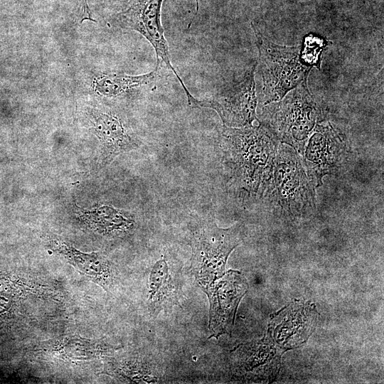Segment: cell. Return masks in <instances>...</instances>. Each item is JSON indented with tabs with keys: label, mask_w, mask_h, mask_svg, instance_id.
Wrapping results in <instances>:
<instances>
[{
	"label": "cell",
	"mask_w": 384,
	"mask_h": 384,
	"mask_svg": "<svg viewBox=\"0 0 384 384\" xmlns=\"http://www.w3.org/2000/svg\"><path fill=\"white\" fill-rule=\"evenodd\" d=\"M326 43L324 39L314 35L306 36L303 48H301L302 58L309 66L319 65V55Z\"/></svg>",
	"instance_id": "obj_18"
},
{
	"label": "cell",
	"mask_w": 384,
	"mask_h": 384,
	"mask_svg": "<svg viewBox=\"0 0 384 384\" xmlns=\"http://www.w3.org/2000/svg\"><path fill=\"white\" fill-rule=\"evenodd\" d=\"M148 302L151 307L159 308L174 294L175 286L164 258L152 267L149 277Z\"/></svg>",
	"instance_id": "obj_16"
},
{
	"label": "cell",
	"mask_w": 384,
	"mask_h": 384,
	"mask_svg": "<svg viewBox=\"0 0 384 384\" xmlns=\"http://www.w3.org/2000/svg\"><path fill=\"white\" fill-rule=\"evenodd\" d=\"M81 18H80V23L84 21L85 20H88L91 21H95L92 16L91 11L90 10V8L88 6L87 0H82L81 1Z\"/></svg>",
	"instance_id": "obj_19"
},
{
	"label": "cell",
	"mask_w": 384,
	"mask_h": 384,
	"mask_svg": "<svg viewBox=\"0 0 384 384\" xmlns=\"http://www.w3.org/2000/svg\"><path fill=\"white\" fill-rule=\"evenodd\" d=\"M283 353L267 334L240 344L231 352L233 373L245 381L272 382L279 372Z\"/></svg>",
	"instance_id": "obj_10"
},
{
	"label": "cell",
	"mask_w": 384,
	"mask_h": 384,
	"mask_svg": "<svg viewBox=\"0 0 384 384\" xmlns=\"http://www.w3.org/2000/svg\"><path fill=\"white\" fill-rule=\"evenodd\" d=\"M247 289L245 278L233 270L203 289L209 301V338L231 334L238 306Z\"/></svg>",
	"instance_id": "obj_8"
},
{
	"label": "cell",
	"mask_w": 384,
	"mask_h": 384,
	"mask_svg": "<svg viewBox=\"0 0 384 384\" xmlns=\"http://www.w3.org/2000/svg\"><path fill=\"white\" fill-rule=\"evenodd\" d=\"M164 0H126L125 9L113 18V23L122 28L135 31L144 37L154 49L156 64L164 63L181 84L186 95L191 92L171 63L169 46L161 24Z\"/></svg>",
	"instance_id": "obj_7"
},
{
	"label": "cell",
	"mask_w": 384,
	"mask_h": 384,
	"mask_svg": "<svg viewBox=\"0 0 384 384\" xmlns=\"http://www.w3.org/2000/svg\"><path fill=\"white\" fill-rule=\"evenodd\" d=\"M252 27L259 50L262 80V102L266 105L280 100L288 92L306 80L311 67L302 58V46L277 45L253 23Z\"/></svg>",
	"instance_id": "obj_3"
},
{
	"label": "cell",
	"mask_w": 384,
	"mask_h": 384,
	"mask_svg": "<svg viewBox=\"0 0 384 384\" xmlns=\"http://www.w3.org/2000/svg\"><path fill=\"white\" fill-rule=\"evenodd\" d=\"M47 242L53 251L62 256L76 270L101 286L111 290L116 282V272L112 263L102 253L83 252L69 242L56 236H48Z\"/></svg>",
	"instance_id": "obj_12"
},
{
	"label": "cell",
	"mask_w": 384,
	"mask_h": 384,
	"mask_svg": "<svg viewBox=\"0 0 384 384\" xmlns=\"http://www.w3.org/2000/svg\"><path fill=\"white\" fill-rule=\"evenodd\" d=\"M161 65H156L148 73L130 75L124 73H110L99 75L93 82V89L107 98H117L142 88L151 87L160 77Z\"/></svg>",
	"instance_id": "obj_14"
},
{
	"label": "cell",
	"mask_w": 384,
	"mask_h": 384,
	"mask_svg": "<svg viewBox=\"0 0 384 384\" xmlns=\"http://www.w3.org/2000/svg\"><path fill=\"white\" fill-rule=\"evenodd\" d=\"M321 117L319 105L308 90L306 80L279 101L266 105L260 122L278 141L303 155L307 139Z\"/></svg>",
	"instance_id": "obj_2"
},
{
	"label": "cell",
	"mask_w": 384,
	"mask_h": 384,
	"mask_svg": "<svg viewBox=\"0 0 384 384\" xmlns=\"http://www.w3.org/2000/svg\"><path fill=\"white\" fill-rule=\"evenodd\" d=\"M242 240L240 224L221 228L213 220L207 218L193 230L190 243L191 269L203 289L225 274L228 257Z\"/></svg>",
	"instance_id": "obj_5"
},
{
	"label": "cell",
	"mask_w": 384,
	"mask_h": 384,
	"mask_svg": "<svg viewBox=\"0 0 384 384\" xmlns=\"http://www.w3.org/2000/svg\"><path fill=\"white\" fill-rule=\"evenodd\" d=\"M314 187L300 155L290 146L280 144L265 193L282 210L298 216L315 209Z\"/></svg>",
	"instance_id": "obj_4"
},
{
	"label": "cell",
	"mask_w": 384,
	"mask_h": 384,
	"mask_svg": "<svg viewBox=\"0 0 384 384\" xmlns=\"http://www.w3.org/2000/svg\"><path fill=\"white\" fill-rule=\"evenodd\" d=\"M84 215V221L90 229L106 236H120L135 227L129 215L110 206H99Z\"/></svg>",
	"instance_id": "obj_15"
},
{
	"label": "cell",
	"mask_w": 384,
	"mask_h": 384,
	"mask_svg": "<svg viewBox=\"0 0 384 384\" xmlns=\"http://www.w3.org/2000/svg\"><path fill=\"white\" fill-rule=\"evenodd\" d=\"M319 314L314 303L294 301L270 316L267 334L284 352L307 341Z\"/></svg>",
	"instance_id": "obj_11"
},
{
	"label": "cell",
	"mask_w": 384,
	"mask_h": 384,
	"mask_svg": "<svg viewBox=\"0 0 384 384\" xmlns=\"http://www.w3.org/2000/svg\"><path fill=\"white\" fill-rule=\"evenodd\" d=\"M346 152V144L341 134L330 122H318L303 153V165L315 187L322 184L324 176L336 173Z\"/></svg>",
	"instance_id": "obj_9"
},
{
	"label": "cell",
	"mask_w": 384,
	"mask_h": 384,
	"mask_svg": "<svg viewBox=\"0 0 384 384\" xmlns=\"http://www.w3.org/2000/svg\"><path fill=\"white\" fill-rule=\"evenodd\" d=\"M256 65L249 68L242 78L220 90L213 97L198 100L194 96L187 99L193 108H208L215 111L223 126L242 127L252 124L257 119L255 70Z\"/></svg>",
	"instance_id": "obj_6"
},
{
	"label": "cell",
	"mask_w": 384,
	"mask_h": 384,
	"mask_svg": "<svg viewBox=\"0 0 384 384\" xmlns=\"http://www.w3.org/2000/svg\"><path fill=\"white\" fill-rule=\"evenodd\" d=\"M116 368L115 374L129 382L150 383L159 380L152 367L142 361H125L119 363Z\"/></svg>",
	"instance_id": "obj_17"
},
{
	"label": "cell",
	"mask_w": 384,
	"mask_h": 384,
	"mask_svg": "<svg viewBox=\"0 0 384 384\" xmlns=\"http://www.w3.org/2000/svg\"><path fill=\"white\" fill-rule=\"evenodd\" d=\"M218 143L233 188L248 198L262 197L279 146L276 137L259 122L238 128L223 126Z\"/></svg>",
	"instance_id": "obj_1"
},
{
	"label": "cell",
	"mask_w": 384,
	"mask_h": 384,
	"mask_svg": "<svg viewBox=\"0 0 384 384\" xmlns=\"http://www.w3.org/2000/svg\"><path fill=\"white\" fill-rule=\"evenodd\" d=\"M90 119L94 132L102 144L101 160L103 164H109L119 154L139 146L118 116L94 110Z\"/></svg>",
	"instance_id": "obj_13"
}]
</instances>
